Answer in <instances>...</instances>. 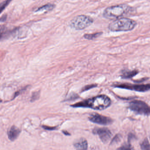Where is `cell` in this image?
Segmentation results:
<instances>
[{
	"label": "cell",
	"mask_w": 150,
	"mask_h": 150,
	"mask_svg": "<svg viewBox=\"0 0 150 150\" xmlns=\"http://www.w3.org/2000/svg\"><path fill=\"white\" fill-rule=\"evenodd\" d=\"M110 99L106 95H100L91 99L77 103L72 106L74 107L90 108L95 110H102L111 105Z\"/></svg>",
	"instance_id": "cell-1"
},
{
	"label": "cell",
	"mask_w": 150,
	"mask_h": 150,
	"mask_svg": "<svg viewBox=\"0 0 150 150\" xmlns=\"http://www.w3.org/2000/svg\"><path fill=\"white\" fill-rule=\"evenodd\" d=\"M133 10V8L127 4H118L107 8L104 10L103 16L107 19L115 20L124 18Z\"/></svg>",
	"instance_id": "cell-2"
},
{
	"label": "cell",
	"mask_w": 150,
	"mask_h": 150,
	"mask_svg": "<svg viewBox=\"0 0 150 150\" xmlns=\"http://www.w3.org/2000/svg\"><path fill=\"white\" fill-rule=\"evenodd\" d=\"M137 23L134 20L127 18H122L110 23L109 29L112 32L128 31L135 27Z\"/></svg>",
	"instance_id": "cell-3"
},
{
	"label": "cell",
	"mask_w": 150,
	"mask_h": 150,
	"mask_svg": "<svg viewBox=\"0 0 150 150\" xmlns=\"http://www.w3.org/2000/svg\"><path fill=\"white\" fill-rule=\"evenodd\" d=\"M91 17L85 15H79L75 17L69 23L70 27L76 30H82L87 28L93 23Z\"/></svg>",
	"instance_id": "cell-4"
},
{
	"label": "cell",
	"mask_w": 150,
	"mask_h": 150,
	"mask_svg": "<svg viewBox=\"0 0 150 150\" xmlns=\"http://www.w3.org/2000/svg\"><path fill=\"white\" fill-rule=\"evenodd\" d=\"M129 108L137 114L150 115V107L142 100H135L129 103Z\"/></svg>",
	"instance_id": "cell-5"
},
{
	"label": "cell",
	"mask_w": 150,
	"mask_h": 150,
	"mask_svg": "<svg viewBox=\"0 0 150 150\" xmlns=\"http://www.w3.org/2000/svg\"><path fill=\"white\" fill-rule=\"evenodd\" d=\"M115 87L122 89L132 90L136 91L144 92L150 90V83L143 84H132L122 83L116 85Z\"/></svg>",
	"instance_id": "cell-6"
},
{
	"label": "cell",
	"mask_w": 150,
	"mask_h": 150,
	"mask_svg": "<svg viewBox=\"0 0 150 150\" xmlns=\"http://www.w3.org/2000/svg\"><path fill=\"white\" fill-rule=\"evenodd\" d=\"M89 120L93 123L102 125H110L113 122L111 118L98 114H92L89 117Z\"/></svg>",
	"instance_id": "cell-7"
},
{
	"label": "cell",
	"mask_w": 150,
	"mask_h": 150,
	"mask_svg": "<svg viewBox=\"0 0 150 150\" xmlns=\"http://www.w3.org/2000/svg\"><path fill=\"white\" fill-rule=\"evenodd\" d=\"M93 133L99 137L100 140L104 144L109 142L112 136L111 131L107 128H97L93 130Z\"/></svg>",
	"instance_id": "cell-8"
},
{
	"label": "cell",
	"mask_w": 150,
	"mask_h": 150,
	"mask_svg": "<svg viewBox=\"0 0 150 150\" xmlns=\"http://www.w3.org/2000/svg\"><path fill=\"white\" fill-rule=\"evenodd\" d=\"M20 133V130L16 126H12L8 132L9 139L11 141H15L17 139Z\"/></svg>",
	"instance_id": "cell-9"
},
{
	"label": "cell",
	"mask_w": 150,
	"mask_h": 150,
	"mask_svg": "<svg viewBox=\"0 0 150 150\" xmlns=\"http://www.w3.org/2000/svg\"><path fill=\"white\" fill-rule=\"evenodd\" d=\"M74 146L76 150H87L88 143L85 139L81 138L74 144Z\"/></svg>",
	"instance_id": "cell-10"
},
{
	"label": "cell",
	"mask_w": 150,
	"mask_h": 150,
	"mask_svg": "<svg viewBox=\"0 0 150 150\" xmlns=\"http://www.w3.org/2000/svg\"><path fill=\"white\" fill-rule=\"evenodd\" d=\"M138 71L136 70H125L122 72V78L124 79H131L133 77L135 76L138 74Z\"/></svg>",
	"instance_id": "cell-11"
},
{
	"label": "cell",
	"mask_w": 150,
	"mask_h": 150,
	"mask_svg": "<svg viewBox=\"0 0 150 150\" xmlns=\"http://www.w3.org/2000/svg\"><path fill=\"white\" fill-rule=\"evenodd\" d=\"M54 7H55V5L54 4L50 3L47 4L39 7L36 10V11H50L52 10L54 8Z\"/></svg>",
	"instance_id": "cell-12"
},
{
	"label": "cell",
	"mask_w": 150,
	"mask_h": 150,
	"mask_svg": "<svg viewBox=\"0 0 150 150\" xmlns=\"http://www.w3.org/2000/svg\"><path fill=\"white\" fill-rule=\"evenodd\" d=\"M140 145L142 150H150V144L147 138L144 139Z\"/></svg>",
	"instance_id": "cell-13"
},
{
	"label": "cell",
	"mask_w": 150,
	"mask_h": 150,
	"mask_svg": "<svg viewBox=\"0 0 150 150\" xmlns=\"http://www.w3.org/2000/svg\"><path fill=\"white\" fill-rule=\"evenodd\" d=\"M102 33H93V34H86L84 35V38L86 39L93 40L99 37L101 35Z\"/></svg>",
	"instance_id": "cell-14"
},
{
	"label": "cell",
	"mask_w": 150,
	"mask_h": 150,
	"mask_svg": "<svg viewBox=\"0 0 150 150\" xmlns=\"http://www.w3.org/2000/svg\"><path fill=\"white\" fill-rule=\"evenodd\" d=\"M11 0H5L0 3V14L4 10L9 4Z\"/></svg>",
	"instance_id": "cell-15"
},
{
	"label": "cell",
	"mask_w": 150,
	"mask_h": 150,
	"mask_svg": "<svg viewBox=\"0 0 150 150\" xmlns=\"http://www.w3.org/2000/svg\"><path fill=\"white\" fill-rule=\"evenodd\" d=\"M117 150H134V148L132 147L130 143L124 144L121 146Z\"/></svg>",
	"instance_id": "cell-16"
},
{
	"label": "cell",
	"mask_w": 150,
	"mask_h": 150,
	"mask_svg": "<svg viewBox=\"0 0 150 150\" xmlns=\"http://www.w3.org/2000/svg\"><path fill=\"white\" fill-rule=\"evenodd\" d=\"M122 137L120 134L116 135L115 137L113 138L112 142H111V144H115L118 143L119 142H120L121 140Z\"/></svg>",
	"instance_id": "cell-17"
},
{
	"label": "cell",
	"mask_w": 150,
	"mask_h": 150,
	"mask_svg": "<svg viewBox=\"0 0 150 150\" xmlns=\"http://www.w3.org/2000/svg\"><path fill=\"white\" fill-rule=\"evenodd\" d=\"M42 127L45 130H56L57 129V127H48V126H42Z\"/></svg>",
	"instance_id": "cell-18"
},
{
	"label": "cell",
	"mask_w": 150,
	"mask_h": 150,
	"mask_svg": "<svg viewBox=\"0 0 150 150\" xmlns=\"http://www.w3.org/2000/svg\"><path fill=\"white\" fill-rule=\"evenodd\" d=\"M5 33L6 32L4 28H0V40L3 38L4 36L5 35Z\"/></svg>",
	"instance_id": "cell-19"
},
{
	"label": "cell",
	"mask_w": 150,
	"mask_h": 150,
	"mask_svg": "<svg viewBox=\"0 0 150 150\" xmlns=\"http://www.w3.org/2000/svg\"><path fill=\"white\" fill-rule=\"evenodd\" d=\"M96 85H91L87 86H85L84 88L83 89V91H86V90H89L91 88H93V87L96 86Z\"/></svg>",
	"instance_id": "cell-20"
},
{
	"label": "cell",
	"mask_w": 150,
	"mask_h": 150,
	"mask_svg": "<svg viewBox=\"0 0 150 150\" xmlns=\"http://www.w3.org/2000/svg\"><path fill=\"white\" fill-rule=\"evenodd\" d=\"M134 138H135V136L133 134H131V133L129 134L128 136V143H130V142L131 140Z\"/></svg>",
	"instance_id": "cell-21"
},
{
	"label": "cell",
	"mask_w": 150,
	"mask_h": 150,
	"mask_svg": "<svg viewBox=\"0 0 150 150\" xmlns=\"http://www.w3.org/2000/svg\"><path fill=\"white\" fill-rule=\"evenodd\" d=\"M38 96V93H33L31 98L32 101H34V100H36Z\"/></svg>",
	"instance_id": "cell-22"
},
{
	"label": "cell",
	"mask_w": 150,
	"mask_h": 150,
	"mask_svg": "<svg viewBox=\"0 0 150 150\" xmlns=\"http://www.w3.org/2000/svg\"><path fill=\"white\" fill-rule=\"evenodd\" d=\"M62 133H63L64 134L66 135L67 136H69L71 135L68 132V131H62Z\"/></svg>",
	"instance_id": "cell-23"
},
{
	"label": "cell",
	"mask_w": 150,
	"mask_h": 150,
	"mask_svg": "<svg viewBox=\"0 0 150 150\" xmlns=\"http://www.w3.org/2000/svg\"><path fill=\"white\" fill-rule=\"evenodd\" d=\"M1 100H0V102H1Z\"/></svg>",
	"instance_id": "cell-24"
}]
</instances>
